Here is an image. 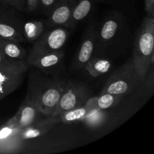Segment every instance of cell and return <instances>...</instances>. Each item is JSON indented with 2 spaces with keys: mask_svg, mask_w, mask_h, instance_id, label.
<instances>
[{
  "mask_svg": "<svg viewBox=\"0 0 154 154\" xmlns=\"http://www.w3.org/2000/svg\"><path fill=\"white\" fill-rule=\"evenodd\" d=\"M66 81L58 77L31 74L27 93L43 115L53 114L60 101Z\"/></svg>",
  "mask_w": 154,
  "mask_h": 154,
  "instance_id": "6da1fadb",
  "label": "cell"
},
{
  "mask_svg": "<svg viewBox=\"0 0 154 154\" xmlns=\"http://www.w3.org/2000/svg\"><path fill=\"white\" fill-rule=\"evenodd\" d=\"M153 48L154 18L147 16L135 38L132 55L135 71L143 83L153 65Z\"/></svg>",
  "mask_w": 154,
  "mask_h": 154,
  "instance_id": "7a4b0ae2",
  "label": "cell"
},
{
  "mask_svg": "<svg viewBox=\"0 0 154 154\" xmlns=\"http://www.w3.org/2000/svg\"><path fill=\"white\" fill-rule=\"evenodd\" d=\"M142 83L135 71L132 57L108 78L101 93H109L125 96L135 91Z\"/></svg>",
  "mask_w": 154,
  "mask_h": 154,
  "instance_id": "3957f363",
  "label": "cell"
},
{
  "mask_svg": "<svg viewBox=\"0 0 154 154\" xmlns=\"http://www.w3.org/2000/svg\"><path fill=\"white\" fill-rule=\"evenodd\" d=\"M26 60L5 58L0 63V101L19 88L28 72Z\"/></svg>",
  "mask_w": 154,
  "mask_h": 154,
  "instance_id": "277c9868",
  "label": "cell"
},
{
  "mask_svg": "<svg viewBox=\"0 0 154 154\" xmlns=\"http://www.w3.org/2000/svg\"><path fill=\"white\" fill-rule=\"evenodd\" d=\"M91 94V88L87 83L76 80L67 81L58 105L51 115L59 117L69 110L84 105Z\"/></svg>",
  "mask_w": 154,
  "mask_h": 154,
  "instance_id": "5b68a950",
  "label": "cell"
},
{
  "mask_svg": "<svg viewBox=\"0 0 154 154\" xmlns=\"http://www.w3.org/2000/svg\"><path fill=\"white\" fill-rule=\"evenodd\" d=\"M69 36V32L65 27L55 26L44 32L42 35L34 42L32 48L26 57V63H30L38 57L47 53L61 50Z\"/></svg>",
  "mask_w": 154,
  "mask_h": 154,
  "instance_id": "8992f818",
  "label": "cell"
},
{
  "mask_svg": "<svg viewBox=\"0 0 154 154\" xmlns=\"http://www.w3.org/2000/svg\"><path fill=\"white\" fill-rule=\"evenodd\" d=\"M19 11L8 5H0V38L22 43L23 20Z\"/></svg>",
  "mask_w": 154,
  "mask_h": 154,
  "instance_id": "52a82bcc",
  "label": "cell"
},
{
  "mask_svg": "<svg viewBox=\"0 0 154 154\" xmlns=\"http://www.w3.org/2000/svg\"><path fill=\"white\" fill-rule=\"evenodd\" d=\"M40 114H42L39 111L35 102L26 94L25 99L22 102L16 114L8 121L12 123L20 131L32 124L38 120V117Z\"/></svg>",
  "mask_w": 154,
  "mask_h": 154,
  "instance_id": "ba28073f",
  "label": "cell"
},
{
  "mask_svg": "<svg viewBox=\"0 0 154 154\" xmlns=\"http://www.w3.org/2000/svg\"><path fill=\"white\" fill-rule=\"evenodd\" d=\"M77 0L60 2L48 16V19L45 21V26L48 28H53L55 26L69 28L72 10Z\"/></svg>",
  "mask_w": 154,
  "mask_h": 154,
  "instance_id": "9c48e42d",
  "label": "cell"
},
{
  "mask_svg": "<svg viewBox=\"0 0 154 154\" xmlns=\"http://www.w3.org/2000/svg\"><path fill=\"white\" fill-rule=\"evenodd\" d=\"M60 123L59 117L54 115L46 116V118L36 120L32 124L20 129L17 136L21 140H28L38 138L48 132L55 125Z\"/></svg>",
  "mask_w": 154,
  "mask_h": 154,
  "instance_id": "30bf717a",
  "label": "cell"
},
{
  "mask_svg": "<svg viewBox=\"0 0 154 154\" xmlns=\"http://www.w3.org/2000/svg\"><path fill=\"white\" fill-rule=\"evenodd\" d=\"M97 41V35L95 30H90L85 35L73 64V68L75 71H78L81 68H84L87 62L92 58Z\"/></svg>",
  "mask_w": 154,
  "mask_h": 154,
  "instance_id": "8fae6325",
  "label": "cell"
},
{
  "mask_svg": "<svg viewBox=\"0 0 154 154\" xmlns=\"http://www.w3.org/2000/svg\"><path fill=\"white\" fill-rule=\"evenodd\" d=\"M65 57V52L63 50L47 53L38 57L35 60L29 63V66H32L39 69L42 72L46 73L48 71L58 66L63 62Z\"/></svg>",
  "mask_w": 154,
  "mask_h": 154,
  "instance_id": "7c38bea8",
  "label": "cell"
},
{
  "mask_svg": "<svg viewBox=\"0 0 154 154\" xmlns=\"http://www.w3.org/2000/svg\"><path fill=\"white\" fill-rule=\"evenodd\" d=\"M96 99H97V97H90L84 105L72 108V109L69 110V111L60 114L59 116L60 122L69 123H72V122L80 121V120L82 121L87 114V113L89 112V111L97 106L96 105Z\"/></svg>",
  "mask_w": 154,
  "mask_h": 154,
  "instance_id": "4fadbf2b",
  "label": "cell"
},
{
  "mask_svg": "<svg viewBox=\"0 0 154 154\" xmlns=\"http://www.w3.org/2000/svg\"><path fill=\"white\" fill-rule=\"evenodd\" d=\"M0 50L5 57L8 59L15 60H26V51L18 42L0 38Z\"/></svg>",
  "mask_w": 154,
  "mask_h": 154,
  "instance_id": "5bb4252c",
  "label": "cell"
},
{
  "mask_svg": "<svg viewBox=\"0 0 154 154\" xmlns=\"http://www.w3.org/2000/svg\"><path fill=\"white\" fill-rule=\"evenodd\" d=\"M95 0H78L72 12L69 28H75L78 22L84 20L93 8Z\"/></svg>",
  "mask_w": 154,
  "mask_h": 154,
  "instance_id": "9a60e30c",
  "label": "cell"
},
{
  "mask_svg": "<svg viewBox=\"0 0 154 154\" xmlns=\"http://www.w3.org/2000/svg\"><path fill=\"white\" fill-rule=\"evenodd\" d=\"M45 22L42 20L26 21L23 25V35L25 42H34L44 32Z\"/></svg>",
  "mask_w": 154,
  "mask_h": 154,
  "instance_id": "2e32d148",
  "label": "cell"
},
{
  "mask_svg": "<svg viewBox=\"0 0 154 154\" xmlns=\"http://www.w3.org/2000/svg\"><path fill=\"white\" fill-rule=\"evenodd\" d=\"M120 23L118 20L114 17L108 18L102 24L99 32V40L102 43L106 44L111 42L118 34Z\"/></svg>",
  "mask_w": 154,
  "mask_h": 154,
  "instance_id": "e0dca14e",
  "label": "cell"
},
{
  "mask_svg": "<svg viewBox=\"0 0 154 154\" xmlns=\"http://www.w3.org/2000/svg\"><path fill=\"white\" fill-rule=\"evenodd\" d=\"M111 66V63L108 60L92 57L84 68L91 76L98 77L108 72Z\"/></svg>",
  "mask_w": 154,
  "mask_h": 154,
  "instance_id": "ac0fdd59",
  "label": "cell"
},
{
  "mask_svg": "<svg viewBox=\"0 0 154 154\" xmlns=\"http://www.w3.org/2000/svg\"><path fill=\"white\" fill-rule=\"evenodd\" d=\"M106 120V114L104 110H101L97 106L89 111L86 117L82 120L89 127L96 128L103 124Z\"/></svg>",
  "mask_w": 154,
  "mask_h": 154,
  "instance_id": "d6986e66",
  "label": "cell"
},
{
  "mask_svg": "<svg viewBox=\"0 0 154 154\" xmlns=\"http://www.w3.org/2000/svg\"><path fill=\"white\" fill-rule=\"evenodd\" d=\"M123 97L124 95L111 94L109 93H101L96 99V105L101 110L108 109L116 106Z\"/></svg>",
  "mask_w": 154,
  "mask_h": 154,
  "instance_id": "ffe728a7",
  "label": "cell"
},
{
  "mask_svg": "<svg viewBox=\"0 0 154 154\" xmlns=\"http://www.w3.org/2000/svg\"><path fill=\"white\" fill-rule=\"evenodd\" d=\"M61 0H39L38 10L46 16H49Z\"/></svg>",
  "mask_w": 154,
  "mask_h": 154,
  "instance_id": "44dd1931",
  "label": "cell"
},
{
  "mask_svg": "<svg viewBox=\"0 0 154 154\" xmlns=\"http://www.w3.org/2000/svg\"><path fill=\"white\" fill-rule=\"evenodd\" d=\"M18 132L19 130L12 123L7 121L4 126L0 128V141L6 139L12 135H17Z\"/></svg>",
  "mask_w": 154,
  "mask_h": 154,
  "instance_id": "7402d4cb",
  "label": "cell"
},
{
  "mask_svg": "<svg viewBox=\"0 0 154 154\" xmlns=\"http://www.w3.org/2000/svg\"><path fill=\"white\" fill-rule=\"evenodd\" d=\"M0 5L11 6L19 11H26V0H0Z\"/></svg>",
  "mask_w": 154,
  "mask_h": 154,
  "instance_id": "603a6c76",
  "label": "cell"
},
{
  "mask_svg": "<svg viewBox=\"0 0 154 154\" xmlns=\"http://www.w3.org/2000/svg\"><path fill=\"white\" fill-rule=\"evenodd\" d=\"M39 0H26V11L29 13H35L38 11Z\"/></svg>",
  "mask_w": 154,
  "mask_h": 154,
  "instance_id": "cb8c5ba5",
  "label": "cell"
},
{
  "mask_svg": "<svg viewBox=\"0 0 154 154\" xmlns=\"http://www.w3.org/2000/svg\"><path fill=\"white\" fill-rule=\"evenodd\" d=\"M144 9L147 17L154 18V0H145Z\"/></svg>",
  "mask_w": 154,
  "mask_h": 154,
  "instance_id": "d4e9b609",
  "label": "cell"
},
{
  "mask_svg": "<svg viewBox=\"0 0 154 154\" xmlns=\"http://www.w3.org/2000/svg\"><path fill=\"white\" fill-rule=\"evenodd\" d=\"M5 58V56L3 55L2 52V51H1V50H0V63H1V62L2 61V60H4Z\"/></svg>",
  "mask_w": 154,
  "mask_h": 154,
  "instance_id": "484cf974",
  "label": "cell"
},
{
  "mask_svg": "<svg viewBox=\"0 0 154 154\" xmlns=\"http://www.w3.org/2000/svg\"><path fill=\"white\" fill-rule=\"evenodd\" d=\"M77 1H78V0H77ZM95 1H105V2H107V1H108V0H95Z\"/></svg>",
  "mask_w": 154,
  "mask_h": 154,
  "instance_id": "4316f807",
  "label": "cell"
},
{
  "mask_svg": "<svg viewBox=\"0 0 154 154\" xmlns=\"http://www.w3.org/2000/svg\"><path fill=\"white\" fill-rule=\"evenodd\" d=\"M61 1H66V0H61Z\"/></svg>",
  "mask_w": 154,
  "mask_h": 154,
  "instance_id": "83f0119b",
  "label": "cell"
}]
</instances>
